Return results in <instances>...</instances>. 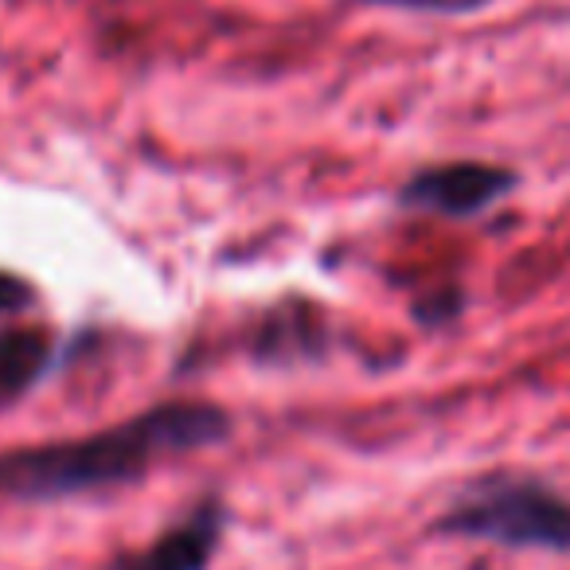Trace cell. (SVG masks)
<instances>
[{"mask_svg": "<svg viewBox=\"0 0 570 570\" xmlns=\"http://www.w3.org/2000/svg\"><path fill=\"white\" fill-rule=\"evenodd\" d=\"M328 348V317L321 305L305 297H289L262 313L250 333V360L266 367L317 364Z\"/></svg>", "mask_w": 570, "mask_h": 570, "instance_id": "277c9868", "label": "cell"}, {"mask_svg": "<svg viewBox=\"0 0 570 570\" xmlns=\"http://www.w3.org/2000/svg\"><path fill=\"white\" fill-rule=\"evenodd\" d=\"M51 341L43 333H0V399H17L48 372Z\"/></svg>", "mask_w": 570, "mask_h": 570, "instance_id": "8992f818", "label": "cell"}, {"mask_svg": "<svg viewBox=\"0 0 570 570\" xmlns=\"http://www.w3.org/2000/svg\"><path fill=\"white\" fill-rule=\"evenodd\" d=\"M461 309H465V289L458 282H442L414 302V321L426 328H445L461 317Z\"/></svg>", "mask_w": 570, "mask_h": 570, "instance_id": "52a82bcc", "label": "cell"}, {"mask_svg": "<svg viewBox=\"0 0 570 570\" xmlns=\"http://www.w3.org/2000/svg\"><path fill=\"white\" fill-rule=\"evenodd\" d=\"M364 4H383V9H403V12H426V17H465L476 12L492 0H364Z\"/></svg>", "mask_w": 570, "mask_h": 570, "instance_id": "ba28073f", "label": "cell"}, {"mask_svg": "<svg viewBox=\"0 0 570 570\" xmlns=\"http://www.w3.org/2000/svg\"><path fill=\"white\" fill-rule=\"evenodd\" d=\"M230 434L223 406L180 399L75 442H51L0 458V492L20 500H59L134 484L168 458L219 445Z\"/></svg>", "mask_w": 570, "mask_h": 570, "instance_id": "6da1fadb", "label": "cell"}, {"mask_svg": "<svg viewBox=\"0 0 570 570\" xmlns=\"http://www.w3.org/2000/svg\"><path fill=\"white\" fill-rule=\"evenodd\" d=\"M227 512L219 500L196 504L180 523L153 539L145 551H129L110 570H207L223 543Z\"/></svg>", "mask_w": 570, "mask_h": 570, "instance_id": "5b68a950", "label": "cell"}, {"mask_svg": "<svg viewBox=\"0 0 570 570\" xmlns=\"http://www.w3.org/2000/svg\"><path fill=\"white\" fill-rule=\"evenodd\" d=\"M438 531L531 551H570V500L535 476H489L461 492Z\"/></svg>", "mask_w": 570, "mask_h": 570, "instance_id": "7a4b0ae2", "label": "cell"}, {"mask_svg": "<svg viewBox=\"0 0 570 570\" xmlns=\"http://www.w3.org/2000/svg\"><path fill=\"white\" fill-rule=\"evenodd\" d=\"M515 191V173L484 160H445V165L419 168L399 188V207L430 212L445 219H473Z\"/></svg>", "mask_w": 570, "mask_h": 570, "instance_id": "3957f363", "label": "cell"}, {"mask_svg": "<svg viewBox=\"0 0 570 570\" xmlns=\"http://www.w3.org/2000/svg\"><path fill=\"white\" fill-rule=\"evenodd\" d=\"M36 297V289L24 282V277L9 274V269H0V313H20L28 309Z\"/></svg>", "mask_w": 570, "mask_h": 570, "instance_id": "9c48e42d", "label": "cell"}]
</instances>
